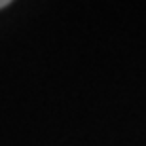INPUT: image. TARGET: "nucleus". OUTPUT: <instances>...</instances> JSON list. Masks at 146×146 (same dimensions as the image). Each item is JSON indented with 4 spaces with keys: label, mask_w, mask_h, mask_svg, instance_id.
Here are the masks:
<instances>
[{
    "label": "nucleus",
    "mask_w": 146,
    "mask_h": 146,
    "mask_svg": "<svg viewBox=\"0 0 146 146\" xmlns=\"http://www.w3.org/2000/svg\"><path fill=\"white\" fill-rule=\"evenodd\" d=\"M11 0H0V8H4V6H8Z\"/></svg>",
    "instance_id": "obj_1"
}]
</instances>
